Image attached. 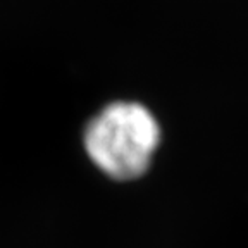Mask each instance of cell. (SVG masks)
Listing matches in <instances>:
<instances>
[{
    "instance_id": "obj_1",
    "label": "cell",
    "mask_w": 248,
    "mask_h": 248,
    "mask_svg": "<svg viewBox=\"0 0 248 248\" xmlns=\"http://www.w3.org/2000/svg\"><path fill=\"white\" fill-rule=\"evenodd\" d=\"M160 141L154 114L136 102H116L95 116L85 131L92 162L114 181H135L150 169Z\"/></svg>"
}]
</instances>
